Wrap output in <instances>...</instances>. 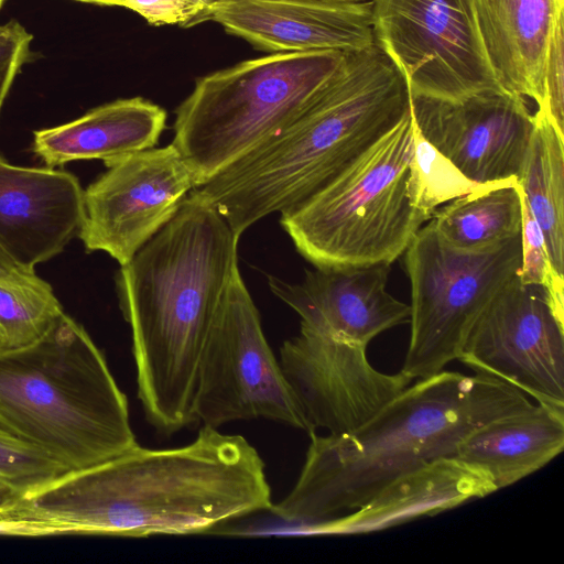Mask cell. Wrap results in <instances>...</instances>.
<instances>
[{"label":"cell","instance_id":"6da1fadb","mask_svg":"<svg viewBox=\"0 0 564 564\" xmlns=\"http://www.w3.org/2000/svg\"><path fill=\"white\" fill-rule=\"evenodd\" d=\"M264 467L243 436L203 425L187 445L152 449L138 444L112 459L62 474L24 496V502L54 535L206 533L271 510Z\"/></svg>","mask_w":564,"mask_h":564},{"label":"cell","instance_id":"7a4b0ae2","mask_svg":"<svg viewBox=\"0 0 564 564\" xmlns=\"http://www.w3.org/2000/svg\"><path fill=\"white\" fill-rule=\"evenodd\" d=\"M239 237L189 193L175 216L116 278L132 334L138 398L148 422L171 435L196 423L203 350L238 268Z\"/></svg>","mask_w":564,"mask_h":564},{"label":"cell","instance_id":"3957f363","mask_svg":"<svg viewBox=\"0 0 564 564\" xmlns=\"http://www.w3.org/2000/svg\"><path fill=\"white\" fill-rule=\"evenodd\" d=\"M532 404L486 373L442 370L419 379L349 433H310L297 481L270 511L301 529L356 510L397 478L455 456L475 429Z\"/></svg>","mask_w":564,"mask_h":564},{"label":"cell","instance_id":"277c9868","mask_svg":"<svg viewBox=\"0 0 564 564\" xmlns=\"http://www.w3.org/2000/svg\"><path fill=\"white\" fill-rule=\"evenodd\" d=\"M411 113L408 82L376 44L346 52L336 75L289 126L192 191L240 236L308 199Z\"/></svg>","mask_w":564,"mask_h":564},{"label":"cell","instance_id":"5b68a950","mask_svg":"<svg viewBox=\"0 0 564 564\" xmlns=\"http://www.w3.org/2000/svg\"><path fill=\"white\" fill-rule=\"evenodd\" d=\"M0 426L67 471L138 445L105 355L66 314L37 341L0 352Z\"/></svg>","mask_w":564,"mask_h":564},{"label":"cell","instance_id":"8992f818","mask_svg":"<svg viewBox=\"0 0 564 564\" xmlns=\"http://www.w3.org/2000/svg\"><path fill=\"white\" fill-rule=\"evenodd\" d=\"M346 52H283L196 80L175 110L174 139L195 188L294 121L321 94Z\"/></svg>","mask_w":564,"mask_h":564},{"label":"cell","instance_id":"52a82bcc","mask_svg":"<svg viewBox=\"0 0 564 564\" xmlns=\"http://www.w3.org/2000/svg\"><path fill=\"white\" fill-rule=\"evenodd\" d=\"M411 113L337 178L280 213L296 250L316 268L391 264L426 219L408 193Z\"/></svg>","mask_w":564,"mask_h":564},{"label":"cell","instance_id":"ba28073f","mask_svg":"<svg viewBox=\"0 0 564 564\" xmlns=\"http://www.w3.org/2000/svg\"><path fill=\"white\" fill-rule=\"evenodd\" d=\"M411 285L410 341L401 369L413 379L457 360L474 324L521 267V234L491 247L445 243L430 224L404 251Z\"/></svg>","mask_w":564,"mask_h":564},{"label":"cell","instance_id":"9c48e42d","mask_svg":"<svg viewBox=\"0 0 564 564\" xmlns=\"http://www.w3.org/2000/svg\"><path fill=\"white\" fill-rule=\"evenodd\" d=\"M194 414L196 422L215 429L262 417L311 432L239 270L203 350Z\"/></svg>","mask_w":564,"mask_h":564},{"label":"cell","instance_id":"30bf717a","mask_svg":"<svg viewBox=\"0 0 564 564\" xmlns=\"http://www.w3.org/2000/svg\"><path fill=\"white\" fill-rule=\"evenodd\" d=\"M372 33L411 94L458 99L501 89L487 62L473 0H373Z\"/></svg>","mask_w":564,"mask_h":564},{"label":"cell","instance_id":"8fae6325","mask_svg":"<svg viewBox=\"0 0 564 564\" xmlns=\"http://www.w3.org/2000/svg\"><path fill=\"white\" fill-rule=\"evenodd\" d=\"M457 360L536 402L564 406V317L545 288L518 274L480 314Z\"/></svg>","mask_w":564,"mask_h":564},{"label":"cell","instance_id":"7c38bea8","mask_svg":"<svg viewBox=\"0 0 564 564\" xmlns=\"http://www.w3.org/2000/svg\"><path fill=\"white\" fill-rule=\"evenodd\" d=\"M105 165L84 189L78 237L88 251H104L123 265L175 216L195 181L172 143Z\"/></svg>","mask_w":564,"mask_h":564},{"label":"cell","instance_id":"4fadbf2b","mask_svg":"<svg viewBox=\"0 0 564 564\" xmlns=\"http://www.w3.org/2000/svg\"><path fill=\"white\" fill-rule=\"evenodd\" d=\"M411 116L424 139L470 181L519 182L534 131L524 98L502 89L458 99L411 94Z\"/></svg>","mask_w":564,"mask_h":564},{"label":"cell","instance_id":"5bb4252c","mask_svg":"<svg viewBox=\"0 0 564 564\" xmlns=\"http://www.w3.org/2000/svg\"><path fill=\"white\" fill-rule=\"evenodd\" d=\"M366 346L300 328L280 348V365L310 430L349 433L410 386L402 371L388 375L371 366Z\"/></svg>","mask_w":564,"mask_h":564},{"label":"cell","instance_id":"9a60e30c","mask_svg":"<svg viewBox=\"0 0 564 564\" xmlns=\"http://www.w3.org/2000/svg\"><path fill=\"white\" fill-rule=\"evenodd\" d=\"M390 264L316 268L302 281L269 278V288L301 317V326L366 346L379 334L410 321V305L386 289Z\"/></svg>","mask_w":564,"mask_h":564},{"label":"cell","instance_id":"2e32d148","mask_svg":"<svg viewBox=\"0 0 564 564\" xmlns=\"http://www.w3.org/2000/svg\"><path fill=\"white\" fill-rule=\"evenodd\" d=\"M83 219L84 189L75 175L0 156V251L19 269L34 271L61 253Z\"/></svg>","mask_w":564,"mask_h":564},{"label":"cell","instance_id":"e0dca14e","mask_svg":"<svg viewBox=\"0 0 564 564\" xmlns=\"http://www.w3.org/2000/svg\"><path fill=\"white\" fill-rule=\"evenodd\" d=\"M371 10L369 1L221 0L208 21L267 52H350L375 44Z\"/></svg>","mask_w":564,"mask_h":564},{"label":"cell","instance_id":"ac0fdd59","mask_svg":"<svg viewBox=\"0 0 564 564\" xmlns=\"http://www.w3.org/2000/svg\"><path fill=\"white\" fill-rule=\"evenodd\" d=\"M497 488L482 468L444 456L397 478L356 510L305 527V534L366 533L434 516Z\"/></svg>","mask_w":564,"mask_h":564},{"label":"cell","instance_id":"d6986e66","mask_svg":"<svg viewBox=\"0 0 564 564\" xmlns=\"http://www.w3.org/2000/svg\"><path fill=\"white\" fill-rule=\"evenodd\" d=\"M473 8L498 86L541 108L547 45L564 0H473Z\"/></svg>","mask_w":564,"mask_h":564},{"label":"cell","instance_id":"ffe728a7","mask_svg":"<svg viewBox=\"0 0 564 564\" xmlns=\"http://www.w3.org/2000/svg\"><path fill=\"white\" fill-rule=\"evenodd\" d=\"M166 124V111L141 98L118 99L84 116L34 131L32 151L47 167L77 160L108 163L158 144Z\"/></svg>","mask_w":564,"mask_h":564},{"label":"cell","instance_id":"44dd1931","mask_svg":"<svg viewBox=\"0 0 564 564\" xmlns=\"http://www.w3.org/2000/svg\"><path fill=\"white\" fill-rule=\"evenodd\" d=\"M564 448V406L536 402L475 429L456 456L486 470L497 490L539 470Z\"/></svg>","mask_w":564,"mask_h":564},{"label":"cell","instance_id":"7402d4cb","mask_svg":"<svg viewBox=\"0 0 564 564\" xmlns=\"http://www.w3.org/2000/svg\"><path fill=\"white\" fill-rule=\"evenodd\" d=\"M534 131L519 184L545 240L553 271L564 278V135L546 115H534Z\"/></svg>","mask_w":564,"mask_h":564},{"label":"cell","instance_id":"603a6c76","mask_svg":"<svg viewBox=\"0 0 564 564\" xmlns=\"http://www.w3.org/2000/svg\"><path fill=\"white\" fill-rule=\"evenodd\" d=\"M522 195L519 183L470 193L437 208L429 224L451 247H491L521 234Z\"/></svg>","mask_w":564,"mask_h":564},{"label":"cell","instance_id":"cb8c5ba5","mask_svg":"<svg viewBox=\"0 0 564 564\" xmlns=\"http://www.w3.org/2000/svg\"><path fill=\"white\" fill-rule=\"evenodd\" d=\"M64 314L52 286L35 271L0 270V352L37 341Z\"/></svg>","mask_w":564,"mask_h":564},{"label":"cell","instance_id":"d4e9b609","mask_svg":"<svg viewBox=\"0 0 564 564\" xmlns=\"http://www.w3.org/2000/svg\"><path fill=\"white\" fill-rule=\"evenodd\" d=\"M512 183L519 182L479 184L470 181L444 154L424 139L413 122V145L409 162L408 193L412 206L426 220L431 218L438 206L455 198Z\"/></svg>","mask_w":564,"mask_h":564},{"label":"cell","instance_id":"484cf974","mask_svg":"<svg viewBox=\"0 0 564 564\" xmlns=\"http://www.w3.org/2000/svg\"><path fill=\"white\" fill-rule=\"evenodd\" d=\"M59 464L0 426V482L28 496L62 474Z\"/></svg>","mask_w":564,"mask_h":564},{"label":"cell","instance_id":"4316f807","mask_svg":"<svg viewBox=\"0 0 564 564\" xmlns=\"http://www.w3.org/2000/svg\"><path fill=\"white\" fill-rule=\"evenodd\" d=\"M521 248L522 259L518 272L520 281L545 288L556 312L564 317V278L558 276L552 269L543 232L523 195Z\"/></svg>","mask_w":564,"mask_h":564},{"label":"cell","instance_id":"83f0119b","mask_svg":"<svg viewBox=\"0 0 564 564\" xmlns=\"http://www.w3.org/2000/svg\"><path fill=\"white\" fill-rule=\"evenodd\" d=\"M543 82L544 101L538 110L564 135V12L557 17L550 36Z\"/></svg>","mask_w":564,"mask_h":564},{"label":"cell","instance_id":"f1b7e54d","mask_svg":"<svg viewBox=\"0 0 564 564\" xmlns=\"http://www.w3.org/2000/svg\"><path fill=\"white\" fill-rule=\"evenodd\" d=\"M33 35L18 21L0 24V111L14 77L30 55Z\"/></svg>","mask_w":564,"mask_h":564},{"label":"cell","instance_id":"f546056e","mask_svg":"<svg viewBox=\"0 0 564 564\" xmlns=\"http://www.w3.org/2000/svg\"><path fill=\"white\" fill-rule=\"evenodd\" d=\"M0 535L50 536L47 527L28 510L23 496L0 482Z\"/></svg>","mask_w":564,"mask_h":564},{"label":"cell","instance_id":"4dcf8cb0","mask_svg":"<svg viewBox=\"0 0 564 564\" xmlns=\"http://www.w3.org/2000/svg\"><path fill=\"white\" fill-rule=\"evenodd\" d=\"M123 8L140 14L151 25H196L198 9L189 0H126Z\"/></svg>","mask_w":564,"mask_h":564},{"label":"cell","instance_id":"1f68e13d","mask_svg":"<svg viewBox=\"0 0 564 564\" xmlns=\"http://www.w3.org/2000/svg\"><path fill=\"white\" fill-rule=\"evenodd\" d=\"M197 9L198 17L196 20V25L203 22L208 21V15L213 8L217 6L221 0H189Z\"/></svg>","mask_w":564,"mask_h":564},{"label":"cell","instance_id":"d6a6232c","mask_svg":"<svg viewBox=\"0 0 564 564\" xmlns=\"http://www.w3.org/2000/svg\"><path fill=\"white\" fill-rule=\"evenodd\" d=\"M86 3H93L98 6H118L123 7L126 0H76Z\"/></svg>","mask_w":564,"mask_h":564},{"label":"cell","instance_id":"836d02e7","mask_svg":"<svg viewBox=\"0 0 564 564\" xmlns=\"http://www.w3.org/2000/svg\"><path fill=\"white\" fill-rule=\"evenodd\" d=\"M297 1L326 3V4H349V3L362 2L364 0H297Z\"/></svg>","mask_w":564,"mask_h":564},{"label":"cell","instance_id":"e575fe53","mask_svg":"<svg viewBox=\"0 0 564 564\" xmlns=\"http://www.w3.org/2000/svg\"><path fill=\"white\" fill-rule=\"evenodd\" d=\"M19 269L4 253L0 251V270Z\"/></svg>","mask_w":564,"mask_h":564},{"label":"cell","instance_id":"d590c367","mask_svg":"<svg viewBox=\"0 0 564 564\" xmlns=\"http://www.w3.org/2000/svg\"><path fill=\"white\" fill-rule=\"evenodd\" d=\"M3 1H4V0H0V9H1L2 4H3Z\"/></svg>","mask_w":564,"mask_h":564}]
</instances>
